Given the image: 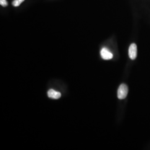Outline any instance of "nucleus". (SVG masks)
Segmentation results:
<instances>
[{
	"label": "nucleus",
	"mask_w": 150,
	"mask_h": 150,
	"mask_svg": "<svg viewBox=\"0 0 150 150\" xmlns=\"http://www.w3.org/2000/svg\"><path fill=\"white\" fill-rule=\"evenodd\" d=\"M129 88L126 85L122 83L118 87L117 90V97L120 100H122L125 98L128 94Z\"/></svg>",
	"instance_id": "nucleus-1"
},
{
	"label": "nucleus",
	"mask_w": 150,
	"mask_h": 150,
	"mask_svg": "<svg viewBox=\"0 0 150 150\" xmlns=\"http://www.w3.org/2000/svg\"><path fill=\"white\" fill-rule=\"evenodd\" d=\"M47 95L50 98H51L53 99H59L61 96V94L60 92L55 91L52 89L48 90Z\"/></svg>",
	"instance_id": "nucleus-4"
},
{
	"label": "nucleus",
	"mask_w": 150,
	"mask_h": 150,
	"mask_svg": "<svg viewBox=\"0 0 150 150\" xmlns=\"http://www.w3.org/2000/svg\"><path fill=\"white\" fill-rule=\"evenodd\" d=\"M137 55V45L135 43H132L129 49V56L130 59L134 60L136 59Z\"/></svg>",
	"instance_id": "nucleus-2"
},
{
	"label": "nucleus",
	"mask_w": 150,
	"mask_h": 150,
	"mask_svg": "<svg viewBox=\"0 0 150 150\" xmlns=\"http://www.w3.org/2000/svg\"><path fill=\"white\" fill-rule=\"evenodd\" d=\"M25 0H14L12 2V5L15 7L19 6Z\"/></svg>",
	"instance_id": "nucleus-5"
},
{
	"label": "nucleus",
	"mask_w": 150,
	"mask_h": 150,
	"mask_svg": "<svg viewBox=\"0 0 150 150\" xmlns=\"http://www.w3.org/2000/svg\"><path fill=\"white\" fill-rule=\"evenodd\" d=\"M0 5L3 7H6L8 5V3L6 0H0Z\"/></svg>",
	"instance_id": "nucleus-6"
},
{
	"label": "nucleus",
	"mask_w": 150,
	"mask_h": 150,
	"mask_svg": "<svg viewBox=\"0 0 150 150\" xmlns=\"http://www.w3.org/2000/svg\"><path fill=\"white\" fill-rule=\"evenodd\" d=\"M100 54H101V57L103 59L109 60L112 59L113 54L109 50H108L106 47L102 48L100 52Z\"/></svg>",
	"instance_id": "nucleus-3"
}]
</instances>
